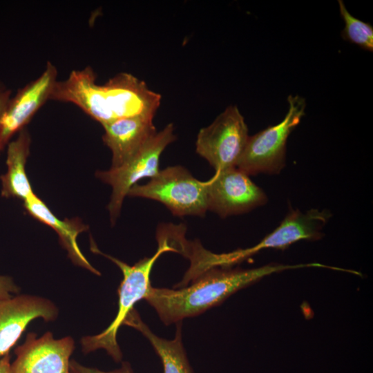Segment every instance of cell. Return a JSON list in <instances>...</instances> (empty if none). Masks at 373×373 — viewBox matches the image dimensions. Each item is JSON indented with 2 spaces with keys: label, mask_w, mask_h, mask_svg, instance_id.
<instances>
[{
  "label": "cell",
  "mask_w": 373,
  "mask_h": 373,
  "mask_svg": "<svg viewBox=\"0 0 373 373\" xmlns=\"http://www.w3.org/2000/svg\"><path fill=\"white\" fill-rule=\"evenodd\" d=\"M96 74L87 66L73 70L55 82L50 99L73 103L102 125L138 115L155 116L161 95L132 74L120 73L104 84L96 83Z\"/></svg>",
  "instance_id": "obj_1"
},
{
  "label": "cell",
  "mask_w": 373,
  "mask_h": 373,
  "mask_svg": "<svg viewBox=\"0 0 373 373\" xmlns=\"http://www.w3.org/2000/svg\"><path fill=\"white\" fill-rule=\"evenodd\" d=\"M306 267H323V265L317 262L269 264L248 269L212 267L193 280L189 287L173 289L151 286L144 299L155 309L160 320L169 325L200 315L265 276Z\"/></svg>",
  "instance_id": "obj_2"
},
{
  "label": "cell",
  "mask_w": 373,
  "mask_h": 373,
  "mask_svg": "<svg viewBox=\"0 0 373 373\" xmlns=\"http://www.w3.org/2000/svg\"><path fill=\"white\" fill-rule=\"evenodd\" d=\"M158 247L151 257L140 260L132 266L126 262L102 253L92 242L90 249L101 254L114 262L122 271L123 280L118 290V310L117 315L109 326L99 334L84 336L81 339L82 352L88 354L97 350H105L107 354L116 362L122 358V353L117 341L119 328L123 325L126 318L134 309L137 302L144 299L151 285L150 274L154 263L164 252H175L166 236L160 231H157Z\"/></svg>",
  "instance_id": "obj_3"
},
{
  "label": "cell",
  "mask_w": 373,
  "mask_h": 373,
  "mask_svg": "<svg viewBox=\"0 0 373 373\" xmlns=\"http://www.w3.org/2000/svg\"><path fill=\"white\" fill-rule=\"evenodd\" d=\"M289 109L278 124L249 136L236 167L248 175H277L285 166L286 145L291 131L305 115V100L289 95Z\"/></svg>",
  "instance_id": "obj_4"
},
{
  "label": "cell",
  "mask_w": 373,
  "mask_h": 373,
  "mask_svg": "<svg viewBox=\"0 0 373 373\" xmlns=\"http://www.w3.org/2000/svg\"><path fill=\"white\" fill-rule=\"evenodd\" d=\"M127 196L156 200L177 216H202L208 210L207 181L196 179L179 165L160 170L145 184H135Z\"/></svg>",
  "instance_id": "obj_5"
},
{
  "label": "cell",
  "mask_w": 373,
  "mask_h": 373,
  "mask_svg": "<svg viewBox=\"0 0 373 373\" xmlns=\"http://www.w3.org/2000/svg\"><path fill=\"white\" fill-rule=\"evenodd\" d=\"M175 139L174 126L173 124H169L157 132L123 165L96 173L99 179L112 188L107 209L113 224L119 215L123 201L130 189L140 180L144 178H152L158 173L160 156L166 147Z\"/></svg>",
  "instance_id": "obj_6"
},
{
  "label": "cell",
  "mask_w": 373,
  "mask_h": 373,
  "mask_svg": "<svg viewBox=\"0 0 373 373\" xmlns=\"http://www.w3.org/2000/svg\"><path fill=\"white\" fill-rule=\"evenodd\" d=\"M249 138L248 128L236 106L225 108L197 135L196 152L216 172L236 167Z\"/></svg>",
  "instance_id": "obj_7"
},
{
  "label": "cell",
  "mask_w": 373,
  "mask_h": 373,
  "mask_svg": "<svg viewBox=\"0 0 373 373\" xmlns=\"http://www.w3.org/2000/svg\"><path fill=\"white\" fill-rule=\"evenodd\" d=\"M207 184L208 210L222 218L249 212L267 202L264 191L237 167L216 172Z\"/></svg>",
  "instance_id": "obj_8"
},
{
  "label": "cell",
  "mask_w": 373,
  "mask_h": 373,
  "mask_svg": "<svg viewBox=\"0 0 373 373\" xmlns=\"http://www.w3.org/2000/svg\"><path fill=\"white\" fill-rule=\"evenodd\" d=\"M71 336L55 339L50 332L38 337L29 332L15 350L12 373H70V356L75 350Z\"/></svg>",
  "instance_id": "obj_9"
},
{
  "label": "cell",
  "mask_w": 373,
  "mask_h": 373,
  "mask_svg": "<svg viewBox=\"0 0 373 373\" xmlns=\"http://www.w3.org/2000/svg\"><path fill=\"white\" fill-rule=\"evenodd\" d=\"M57 70L48 62L43 73L11 97L0 122V153L17 133L23 130L37 111L50 99Z\"/></svg>",
  "instance_id": "obj_10"
},
{
  "label": "cell",
  "mask_w": 373,
  "mask_h": 373,
  "mask_svg": "<svg viewBox=\"0 0 373 373\" xmlns=\"http://www.w3.org/2000/svg\"><path fill=\"white\" fill-rule=\"evenodd\" d=\"M57 316V306L43 297L17 294L0 299V358L10 353L31 321H52Z\"/></svg>",
  "instance_id": "obj_11"
},
{
  "label": "cell",
  "mask_w": 373,
  "mask_h": 373,
  "mask_svg": "<svg viewBox=\"0 0 373 373\" xmlns=\"http://www.w3.org/2000/svg\"><path fill=\"white\" fill-rule=\"evenodd\" d=\"M331 217L327 209H311L305 212L291 209L273 231L245 249V254L249 258L262 249H284L300 240H320L324 236L322 229Z\"/></svg>",
  "instance_id": "obj_12"
},
{
  "label": "cell",
  "mask_w": 373,
  "mask_h": 373,
  "mask_svg": "<svg viewBox=\"0 0 373 373\" xmlns=\"http://www.w3.org/2000/svg\"><path fill=\"white\" fill-rule=\"evenodd\" d=\"M153 116L138 115L118 119L102 125L104 143L112 153L111 168L128 162L156 133Z\"/></svg>",
  "instance_id": "obj_13"
},
{
  "label": "cell",
  "mask_w": 373,
  "mask_h": 373,
  "mask_svg": "<svg viewBox=\"0 0 373 373\" xmlns=\"http://www.w3.org/2000/svg\"><path fill=\"white\" fill-rule=\"evenodd\" d=\"M23 207L31 216L57 232L60 243L67 251L70 259L74 264L86 269L97 276L101 275L100 272L88 262L77 244L78 235L87 229V227L80 220L73 218L61 220L57 218L35 194L23 201Z\"/></svg>",
  "instance_id": "obj_14"
},
{
  "label": "cell",
  "mask_w": 373,
  "mask_h": 373,
  "mask_svg": "<svg viewBox=\"0 0 373 373\" xmlns=\"http://www.w3.org/2000/svg\"><path fill=\"white\" fill-rule=\"evenodd\" d=\"M30 142V134L23 128L17 138L7 145V171L0 176L3 198L25 201L35 194L26 171Z\"/></svg>",
  "instance_id": "obj_15"
},
{
  "label": "cell",
  "mask_w": 373,
  "mask_h": 373,
  "mask_svg": "<svg viewBox=\"0 0 373 373\" xmlns=\"http://www.w3.org/2000/svg\"><path fill=\"white\" fill-rule=\"evenodd\" d=\"M175 336L167 340L155 335L141 319L133 309L126 318L123 325L135 328L146 338L160 357L163 373H194L182 341V323H177Z\"/></svg>",
  "instance_id": "obj_16"
},
{
  "label": "cell",
  "mask_w": 373,
  "mask_h": 373,
  "mask_svg": "<svg viewBox=\"0 0 373 373\" xmlns=\"http://www.w3.org/2000/svg\"><path fill=\"white\" fill-rule=\"evenodd\" d=\"M340 14L345 22L341 37L350 43L354 44L363 50L373 51V26L352 16L346 8L344 2L338 0Z\"/></svg>",
  "instance_id": "obj_17"
},
{
  "label": "cell",
  "mask_w": 373,
  "mask_h": 373,
  "mask_svg": "<svg viewBox=\"0 0 373 373\" xmlns=\"http://www.w3.org/2000/svg\"><path fill=\"white\" fill-rule=\"evenodd\" d=\"M70 373H134L130 364L123 363L121 367L111 371H102L97 368L83 365L75 360L70 361Z\"/></svg>",
  "instance_id": "obj_18"
},
{
  "label": "cell",
  "mask_w": 373,
  "mask_h": 373,
  "mask_svg": "<svg viewBox=\"0 0 373 373\" xmlns=\"http://www.w3.org/2000/svg\"><path fill=\"white\" fill-rule=\"evenodd\" d=\"M19 291L20 288L11 277L0 274V299L10 298Z\"/></svg>",
  "instance_id": "obj_19"
},
{
  "label": "cell",
  "mask_w": 373,
  "mask_h": 373,
  "mask_svg": "<svg viewBox=\"0 0 373 373\" xmlns=\"http://www.w3.org/2000/svg\"><path fill=\"white\" fill-rule=\"evenodd\" d=\"M12 97V90L0 81V122Z\"/></svg>",
  "instance_id": "obj_20"
},
{
  "label": "cell",
  "mask_w": 373,
  "mask_h": 373,
  "mask_svg": "<svg viewBox=\"0 0 373 373\" xmlns=\"http://www.w3.org/2000/svg\"><path fill=\"white\" fill-rule=\"evenodd\" d=\"M0 373H12L10 353L0 358Z\"/></svg>",
  "instance_id": "obj_21"
}]
</instances>
